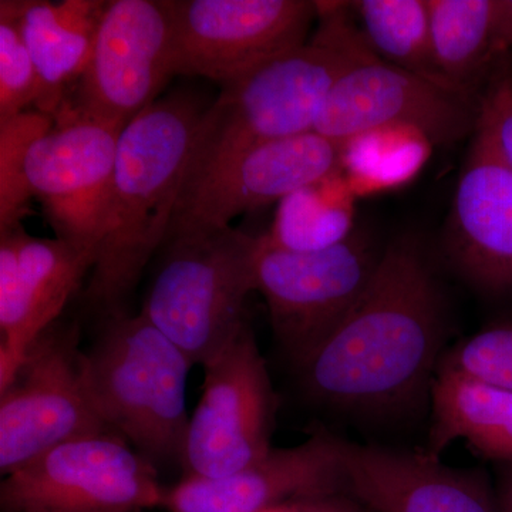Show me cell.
<instances>
[{
	"label": "cell",
	"mask_w": 512,
	"mask_h": 512,
	"mask_svg": "<svg viewBox=\"0 0 512 512\" xmlns=\"http://www.w3.org/2000/svg\"><path fill=\"white\" fill-rule=\"evenodd\" d=\"M476 136L512 167V73L495 77L478 107Z\"/></svg>",
	"instance_id": "cell-28"
},
{
	"label": "cell",
	"mask_w": 512,
	"mask_h": 512,
	"mask_svg": "<svg viewBox=\"0 0 512 512\" xmlns=\"http://www.w3.org/2000/svg\"><path fill=\"white\" fill-rule=\"evenodd\" d=\"M494 488L498 511L512 512V463L503 464V470Z\"/></svg>",
	"instance_id": "cell-30"
},
{
	"label": "cell",
	"mask_w": 512,
	"mask_h": 512,
	"mask_svg": "<svg viewBox=\"0 0 512 512\" xmlns=\"http://www.w3.org/2000/svg\"><path fill=\"white\" fill-rule=\"evenodd\" d=\"M191 360L143 315L117 316L83 353L94 406L151 463L183 466Z\"/></svg>",
	"instance_id": "cell-4"
},
{
	"label": "cell",
	"mask_w": 512,
	"mask_h": 512,
	"mask_svg": "<svg viewBox=\"0 0 512 512\" xmlns=\"http://www.w3.org/2000/svg\"><path fill=\"white\" fill-rule=\"evenodd\" d=\"M79 325L57 322L0 389V471L9 476L60 444L107 433L83 370Z\"/></svg>",
	"instance_id": "cell-6"
},
{
	"label": "cell",
	"mask_w": 512,
	"mask_h": 512,
	"mask_svg": "<svg viewBox=\"0 0 512 512\" xmlns=\"http://www.w3.org/2000/svg\"><path fill=\"white\" fill-rule=\"evenodd\" d=\"M204 369L201 399L185 437L184 473L185 477H227L272 450L275 393L248 323Z\"/></svg>",
	"instance_id": "cell-10"
},
{
	"label": "cell",
	"mask_w": 512,
	"mask_h": 512,
	"mask_svg": "<svg viewBox=\"0 0 512 512\" xmlns=\"http://www.w3.org/2000/svg\"><path fill=\"white\" fill-rule=\"evenodd\" d=\"M430 397L433 421L424 454L440 458L461 439L485 458L512 463L511 390L437 369Z\"/></svg>",
	"instance_id": "cell-20"
},
{
	"label": "cell",
	"mask_w": 512,
	"mask_h": 512,
	"mask_svg": "<svg viewBox=\"0 0 512 512\" xmlns=\"http://www.w3.org/2000/svg\"><path fill=\"white\" fill-rule=\"evenodd\" d=\"M55 124L36 109L0 120V231L22 224L32 194L26 181V158L36 138Z\"/></svg>",
	"instance_id": "cell-25"
},
{
	"label": "cell",
	"mask_w": 512,
	"mask_h": 512,
	"mask_svg": "<svg viewBox=\"0 0 512 512\" xmlns=\"http://www.w3.org/2000/svg\"><path fill=\"white\" fill-rule=\"evenodd\" d=\"M318 3V28L305 45L222 84L202 111L181 191L261 144L311 133L346 70L375 55L349 18V3Z\"/></svg>",
	"instance_id": "cell-2"
},
{
	"label": "cell",
	"mask_w": 512,
	"mask_h": 512,
	"mask_svg": "<svg viewBox=\"0 0 512 512\" xmlns=\"http://www.w3.org/2000/svg\"><path fill=\"white\" fill-rule=\"evenodd\" d=\"M343 494L338 437L318 431L299 446L272 448L231 476L184 477L167 490L170 512H269Z\"/></svg>",
	"instance_id": "cell-16"
},
{
	"label": "cell",
	"mask_w": 512,
	"mask_h": 512,
	"mask_svg": "<svg viewBox=\"0 0 512 512\" xmlns=\"http://www.w3.org/2000/svg\"><path fill=\"white\" fill-rule=\"evenodd\" d=\"M431 45L441 76L470 94L493 59L495 0H427Z\"/></svg>",
	"instance_id": "cell-21"
},
{
	"label": "cell",
	"mask_w": 512,
	"mask_h": 512,
	"mask_svg": "<svg viewBox=\"0 0 512 512\" xmlns=\"http://www.w3.org/2000/svg\"><path fill=\"white\" fill-rule=\"evenodd\" d=\"M340 168L342 147L315 131L251 148L180 192L165 241L229 227L238 215L282 201Z\"/></svg>",
	"instance_id": "cell-14"
},
{
	"label": "cell",
	"mask_w": 512,
	"mask_h": 512,
	"mask_svg": "<svg viewBox=\"0 0 512 512\" xmlns=\"http://www.w3.org/2000/svg\"><path fill=\"white\" fill-rule=\"evenodd\" d=\"M259 248L261 235L231 225L165 241L141 313L192 365L214 362L247 323Z\"/></svg>",
	"instance_id": "cell-5"
},
{
	"label": "cell",
	"mask_w": 512,
	"mask_h": 512,
	"mask_svg": "<svg viewBox=\"0 0 512 512\" xmlns=\"http://www.w3.org/2000/svg\"><path fill=\"white\" fill-rule=\"evenodd\" d=\"M450 247L478 285L511 288L512 167L477 136L457 184Z\"/></svg>",
	"instance_id": "cell-18"
},
{
	"label": "cell",
	"mask_w": 512,
	"mask_h": 512,
	"mask_svg": "<svg viewBox=\"0 0 512 512\" xmlns=\"http://www.w3.org/2000/svg\"><path fill=\"white\" fill-rule=\"evenodd\" d=\"M107 0H19L20 29L35 63V109L57 116L92 59Z\"/></svg>",
	"instance_id": "cell-19"
},
{
	"label": "cell",
	"mask_w": 512,
	"mask_h": 512,
	"mask_svg": "<svg viewBox=\"0 0 512 512\" xmlns=\"http://www.w3.org/2000/svg\"><path fill=\"white\" fill-rule=\"evenodd\" d=\"M379 259L355 235L316 252L272 247L261 235L255 291L264 296L276 339L298 369L365 293Z\"/></svg>",
	"instance_id": "cell-8"
},
{
	"label": "cell",
	"mask_w": 512,
	"mask_h": 512,
	"mask_svg": "<svg viewBox=\"0 0 512 512\" xmlns=\"http://www.w3.org/2000/svg\"><path fill=\"white\" fill-rule=\"evenodd\" d=\"M437 369L512 392V323L483 330L464 340L440 360Z\"/></svg>",
	"instance_id": "cell-27"
},
{
	"label": "cell",
	"mask_w": 512,
	"mask_h": 512,
	"mask_svg": "<svg viewBox=\"0 0 512 512\" xmlns=\"http://www.w3.org/2000/svg\"><path fill=\"white\" fill-rule=\"evenodd\" d=\"M431 144L410 128H384L342 147V167L356 184L383 188L404 183L426 161Z\"/></svg>",
	"instance_id": "cell-24"
},
{
	"label": "cell",
	"mask_w": 512,
	"mask_h": 512,
	"mask_svg": "<svg viewBox=\"0 0 512 512\" xmlns=\"http://www.w3.org/2000/svg\"><path fill=\"white\" fill-rule=\"evenodd\" d=\"M96 252L36 238L22 224L0 231V389L92 272Z\"/></svg>",
	"instance_id": "cell-15"
},
{
	"label": "cell",
	"mask_w": 512,
	"mask_h": 512,
	"mask_svg": "<svg viewBox=\"0 0 512 512\" xmlns=\"http://www.w3.org/2000/svg\"><path fill=\"white\" fill-rule=\"evenodd\" d=\"M174 72L232 82L308 42L309 0H173Z\"/></svg>",
	"instance_id": "cell-11"
},
{
	"label": "cell",
	"mask_w": 512,
	"mask_h": 512,
	"mask_svg": "<svg viewBox=\"0 0 512 512\" xmlns=\"http://www.w3.org/2000/svg\"><path fill=\"white\" fill-rule=\"evenodd\" d=\"M173 76V0H109L89 66L60 111L126 127Z\"/></svg>",
	"instance_id": "cell-9"
},
{
	"label": "cell",
	"mask_w": 512,
	"mask_h": 512,
	"mask_svg": "<svg viewBox=\"0 0 512 512\" xmlns=\"http://www.w3.org/2000/svg\"><path fill=\"white\" fill-rule=\"evenodd\" d=\"M338 177L332 175L279 201L265 241L295 252L322 251L348 241L353 235L352 202Z\"/></svg>",
	"instance_id": "cell-22"
},
{
	"label": "cell",
	"mask_w": 512,
	"mask_h": 512,
	"mask_svg": "<svg viewBox=\"0 0 512 512\" xmlns=\"http://www.w3.org/2000/svg\"><path fill=\"white\" fill-rule=\"evenodd\" d=\"M512 50V0H495L493 55Z\"/></svg>",
	"instance_id": "cell-29"
},
{
	"label": "cell",
	"mask_w": 512,
	"mask_h": 512,
	"mask_svg": "<svg viewBox=\"0 0 512 512\" xmlns=\"http://www.w3.org/2000/svg\"><path fill=\"white\" fill-rule=\"evenodd\" d=\"M123 128L60 111L26 158L30 194L42 202L56 238L96 256L109 224Z\"/></svg>",
	"instance_id": "cell-13"
},
{
	"label": "cell",
	"mask_w": 512,
	"mask_h": 512,
	"mask_svg": "<svg viewBox=\"0 0 512 512\" xmlns=\"http://www.w3.org/2000/svg\"><path fill=\"white\" fill-rule=\"evenodd\" d=\"M165 495L156 466L113 431L60 444L0 485L5 512H138Z\"/></svg>",
	"instance_id": "cell-7"
},
{
	"label": "cell",
	"mask_w": 512,
	"mask_h": 512,
	"mask_svg": "<svg viewBox=\"0 0 512 512\" xmlns=\"http://www.w3.org/2000/svg\"><path fill=\"white\" fill-rule=\"evenodd\" d=\"M477 114L470 94L372 55L339 77L313 131L343 147L373 131L410 128L431 146H444L474 130Z\"/></svg>",
	"instance_id": "cell-12"
},
{
	"label": "cell",
	"mask_w": 512,
	"mask_h": 512,
	"mask_svg": "<svg viewBox=\"0 0 512 512\" xmlns=\"http://www.w3.org/2000/svg\"><path fill=\"white\" fill-rule=\"evenodd\" d=\"M202 111L174 94L148 106L121 131L109 224L84 293L104 319L128 313L144 269L163 248Z\"/></svg>",
	"instance_id": "cell-3"
},
{
	"label": "cell",
	"mask_w": 512,
	"mask_h": 512,
	"mask_svg": "<svg viewBox=\"0 0 512 512\" xmlns=\"http://www.w3.org/2000/svg\"><path fill=\"white\" fill-rule=\"evenodd\" d=\"M443 326L429 262L403 239L383 252L365 293L301 367L303 382L345 412H406L431 390Z\"/></svg>",
	"instance_id": "cell-1"
},
{
	"label": "cell",
	"mask_w": 512,
	"mask_h": 512,
	"mask_svg": "<svg viewBox=\"0 0 512 512\" xmlns=\"http://www.w3.org/2000/svg\"><path fill=\"white\" fill-rule=\"evenodd\" d=\"M343 494L373 512H500L484 473L338 439Z\"/></svg>",
	"instance_id": "cell-17"
},
{
	"label": "cell",
	"mask_w": 512,
	"mask_h": 512,
	"mask_svg": "<svg viewBox=\"0 0 512 512\" xmlns=\"http://www.w3.org/2000/svg\"><path fill=\"white\" fill-rule=\"evenodd\" d=\"M350 8L362 22L367 45L383 62L453 87L434 59L427 0H360Z\"/></svg>",
	"instance_id": "cell-23"
},
{
	"label": "cell",
	"mask_w": 512,
	"mask_h": 512,
	"mask_svg": "<svg viewBox=\"0 0 512 512\" xmlns=\"http://www.w3.org/2000/svg\"><path fill=\"white\" fill-rule=\"evenodd\" d=\"M40 80L20 29L19 0L0 2V120L35 107Z\"/></svg>",
	"instance_id": "cell-26"
}]
</instances>
